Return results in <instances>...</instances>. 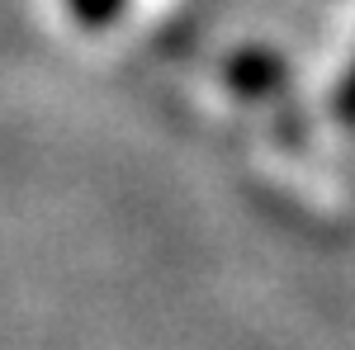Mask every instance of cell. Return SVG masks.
I'll use <instances>...</instances> for the list:
<instances>
[{"instance_id": "obj_1", "label": "cell", "mask_w": 355, "mask_h": 350, "mask_svg": "<svg viewBox=\"0 0 355 350\" xmlns=\"http://www.w3.org/2000/svg\"><path fill=\"white\" fill-rule=\"evenodd\" d=\"M227 81L232 90H242V95H270L284 85V67H279V57L275 53H261V48H246V53L232 57V67H227Z\"/></svg>"}, {"instance_id": "obj_2", "label": "cell", "mask_w": 355, "mask_h": 350, "mask_svg": "<svg viewBox=\"0 0 355 350\" xmlns=\"http://www.w3.org/2000/svg\"><path fill=\"white\" fill-rule=\"evenodd\" d=\"M119 5L123 0H71V10L81 15L85 24H110L114 15H119Z\"/></svg>"}, {"instance_id": "obj_3", "label": "cell", "mask_w": 355, "mask_h": 350, "mask_svg": "<svg viewBox=\"0 0 355 350\" xmlns=\"http://www.w3.org/2000/svg\"><path fill=\"white\" fill-rule=\"evenodd\" d=\"M336 119L355 128V62H351V71H346V81H341V90H336Z\"/></svg>"}]
</instances>
